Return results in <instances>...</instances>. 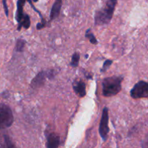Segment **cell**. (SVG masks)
I'll return each instance as SVG.
<instances>
[{"mask_svg": "<svg viewBox=\"0 0 148 148\" xmlns=\"http://www.w3.org/2000/svg\"><path fill=\"white\" fill-rule=\"evenodd\" d=\"M116 4L117 0H108L104 8L95 12V24L96 25L108 24L112 19Z\"/></svg>", "mask_w": 148, "mask_h": 148, "instance_id": "1", "label": "cell"}, {"mask_svg": "<svg viewBox=\"0 0 148 148\" xmlns=\"http://www.w3.org/2000/svg\"><path fill=\"white\" fill-rule=\"evenodd\" d=\"M122 80V77L113 76L105 78L102 82L103 95L105 97L117 95L121 90Z\"/></svg>", "mask_w": 148, "mask_h": 148, "instance_id": "2", "label": "cell"}, {"mask_svg": "<svg viewBox=\"0 0 148 148\" xmlns=\"http://www.w3.org/2000/svg\"><path fill=\"white\" fill-rule=\"evenodd\" d=\"M14 121L12 111L8 106L0 104V130L11 127Z\"/></svg>", "mask_w": 148, "mask_h": 148, "instance_id": "3", "label": "cell"}, {"mask_svg": "<svg viewBox=\"0 0 148 148\" xmlns=\"http://www.w3.org/2000/svg\"><path fill=\"white\" fill-rule=\"evenodd\" d=\"M132 98H147L148 97V82L145 81H140L137 82L134 88L132 89L131 92Z\"/></svg>", "mask_w": 148, "mask_h": 148, "instance_id": "4", "label": "cell"}, {"mask_svg": "<svg viewBox=\"0 0 148 148\" xmlns=\"http://www.w3.org/2000/svg\"><path fill=\"white\" fill-rule=\"evenodd\" d=\"M109 127H108V110L106 107L102 112L101 122L99 126V134L103 140H106L108 137Z\"/></svg>", "mask_w": 148, "mask_h": 148, "instance_id": "5", "label": "cell"}, {"mask_svg": "<svg viewBox=\"0 0 148 148\" xmlns=\"http://www.w3.org/2000/svg\"><path fill=\"white\" fill-rule=\"evenodd\" d=\"M47 75V72H39L36 77L33 79L31 82V87L33 88H40L41 85H43L45 82L46 79V76Z\"/></svg>", "mask_w": 148, "mask_h": 148, "instance_id": "6", "label": "cell"}, {"mask_svg": "<svg viewBox=\"0 0 148 148\" xmlns=\"http://www.w3.org/2000/svg\"><path fill=\"white\" fill-rule=\"evenodd\" d=\"M60 143V137L55 133H51L47 137V145L46 147L48 148H56L59 147Z\"/></svg>", "mask_w": 148, "mask_h": 148, "instance_id": "7", "label": "cell"}, {"mask_svg": "<svg viewBox=\"0 0 148 148\" xmlns=\"http://www.w3.org/2000/svg\"><path fill=\"white\" fill-rule=\"evenodd\" d=\"M62 5V0H56L52 6L51 10L50 13V20H53L57 18L60 13L61 8Z\"/></svg>", "mask_w": 148, "mask_h": 148, "instance_id": "8", "label": "cell"}, {"mask_svg": "<svg viewBox=\"0 0 148 148\" xmlns=\"http://www.w3.org/2000/svg\"><path fill=\"white\" fill-rule=\"evenodd\" d=\"M73 89L75 93L80 98H83L86 95V89L85 84L82 81H79L73 85Z\"/></svg>", "mask_w": 148, "mask_h": 148, "instance_id": "9", "label": "cell"}, {"mask_svg": "<svg viewBox=\"0 0 148 148\" xmlns=\"http://www.w3.org/2000/svg\"><path fill=\"white\" fill-rule=\"evenodd\" d=\"M26 0H17V12H16L15 19L18 23L22 21L25 14H23V7L25 5Z\"/></svg>", "mask_w": 148, "mask_h": 148, "instance_id": "10", "label": "cell"}, {"mask_svg": "<svg viewBox=\"0 0 148 148\" xmlns=\"http://www.w3.org/2000/svg\"><path fill=\"white\" fill-rule=\"evenodd\" d=\"M30 26V20L28 14H25L24 17L20 23H18V27H17V30H21L22 27H25V29L29 28Z\"/></svg>", "mask_w": 148, "mask_h": 148, "instance_id": "11", "label": "cell"}, {"mask_svg": "<svg viewBox=\"0 0 148 148\" xmlns=\"http://www.w3.org/2000/svg\"><path fill=\"white\" fill-rule=\"evenodd\" d=\"M85 37H86L87 38L89 39L90 42L91 43H92V44H97V43H98V40H96V38H95L93 33L91 32L90 29H88V30L86 31V33H85Z\"/></svg>", "mask_w": 148, "mask_h": 148, "instance_id": "12", "label": "cell"}, {"mask_svg": "<svg viewBox=\"0 0 148 148\" xmlns=\"http://www.w3.org/2000/svg\"><path fill=\"white\" fill-rule=\"evenodd\" d=\"M79 53L76 52V53H73L72 57V62H71V66L73 67H76L79 64Z\"/></svg>", "mask_w": 148, "mask_h": 148, "instance_id": "13", "label": "cell"}, {"mask_svg": "<svg viewBox=\"0 0 148 148\" xmlns=\"http://www.w3.org/2000/svg\"><path fill=\"white\" fill-rule=\"evenodd\" d=\"M25 41L23 39H18L17 40V43H16L15 46V51L18 52H21L23 51V49L25 47Z\"/></svg>", "mask_w": 148, "mask_h": 148, "instance_id": "14", "label": "cell"}, {"mask_svg": "<svg viewBox=\"0 0 148 148\" xmlns=\"http://www.w3.org/2000/svg\"><path fill=\"white\" fill-rule=\"evenodd\" d=\"M112 62H113L112 60H110V59H108V60L106 61V62H104L103 65V67H102V69H101V72H106V71L107 69L110 67V66L112 64Z\"/></svg>", "mask_w": 148, "mask_h": 148, "instance_id": "15", "label": "cell"}, {"mask_svg": "<svg viewBox=\"0 0 148 148\" xmlns=\"http://www.w3.org/2000/svg\"><path fill=\"white\" fill-rule=\"evenodd\" d=\"M4 143L6 144V147H14L15 146L12 144V143L10 140V137L7 135H4Z\"/></svg>", "mask_w": 148, "mask_h": 148, "instance_id": "16", "label": "cell"}, {"mask_svg": "<svg viewBox=\"0 0 148 148\" xmlns=\"http://www.w3.org/2000/svg\"><path fill=\"white\" fill-rule=\"evenodd\" d=\"M2 4H3V7H4V12H5L6 16L8 17L9 10H8V6H7V0H2Z\"/></svg>", "mask_w": 148, "mask_h": 148, "instance_id": "17", "label": "cell"}, {"mask_svg": "<svg viewBox=\"0 0 148 148\" xmlns=\"http://www.w3.org/2000/svg\"><path fill=\"white\" fill-rule=\"evenodd\" d=\"M142 147H148V135L145 137V140L143 141V144H142Z\"/></svg>", "mask_w": 148, "mask_h": 148, "instance_id": "18", "label": "cell"}, {"mask_svg": "<svg viewBox=\"0 0 148 148\" xmlns=\"http://www.w3.org/2000/svg\"><path fill=\"white\" fill-rule=\"evenodd\" d=\"M33 1H34V2H37L38 1V0H33Z\"/></svg>", "mask_w": 148, "mask_h": 148, "instance_id": "19", "label": "cell"}]
</instances>
